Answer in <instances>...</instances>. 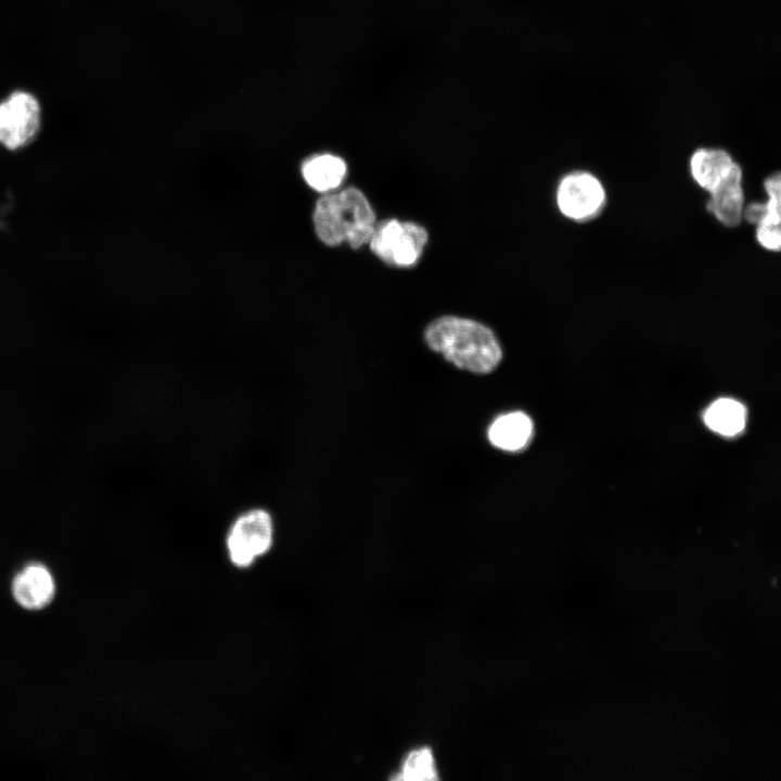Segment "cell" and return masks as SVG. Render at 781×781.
<instances>
[{
    "mask_svg": "<svg viewBox=\"0 0 781 781\" xmlns=\"http://www.w3.org/2000/svg\"><path fill=\"white\" fill-rule=\"evenodd\" d=\"M745 407L731 398H719L705 411L706 425L721 435L733 436L745 426Z\"/></svg>",
    "mask_w": 781,
    "mask_h": 781,
    "instance_id": "7c38bea8",
    "label": "cell"
},
{
    "mask_svg": "<svg viewBox=\"0 0 781 781\" xmlns=\"http://www.w3.org/2000/svg\"><path fill=\"white\" fill-rule=\"evenodd\" d=\"M435 757L430 747L410 751L404 758L396 779L398 780H435L438 778Z\"/></svg>",
    "mask_w": 781,
    "mask_h": 781,
    "instance_id": "4fadbf2b",
    "label": "cell"
},
{
    "mask_svg": "<svg viewBox=\"0 0 781 781\" xmlns=\"http://www.w3.org/2000/svg\"><path fill=\"white\" fill-rule=\"evenodd\" d=\"M40 127V104L31 93L15 91L0 102V144L8 150L27 146Z\"/></svg>",
    "mask_w": 781,
    "mask_h": 781,
    "instance_id": "5b68a950",
    "label": "cell"
},
{
    "mask_svg": "<svg viewBox=\"0 0 781 781\" xmlns=\"http://www.w3.org/2000/svg\"><path fill=\"white\" fill-rule=\"evenodd\" d=\"M741 181V167L734 163L728 175L709 192L706 208L727 227L738 226L742 218L744 196Z\"/></svg>",
    "mask_w": 781,
    "mask_h": 781,
    "instance_id": "52a82bcc",
    "label": "cell"
},
{
    "mask_svg": "<svg viewBox=\"0 0 781 781\" xmlns=\"http://www.w3.org/2000/svg\"><path fill=\"white\" fill-rule=\"evenodd\" d=\"M312 220L317 236L325 245L347 242L354 249L369 242L375 227L373 208L355 187L320 197Z\"/></svg>",
    "mask_w": 781,
    "mask_h": 781,
    "instance_id": "7a4b0ae2",
    "label": "cell"
},
{
    "mask_svg": "<svg viewBox=\"0 0 781 781\" xmlns=\"http://www.w3.org/2000/svg\"><path fill=\"white\" fill-rule=\"evenodd\" d=\"M12 592L16 602L23 607L41 609L53 598L54 581L44 566L29 565L14 578Z\"/></svg>",
    "mask_w": 781,
    "mask_h": 781,
    "instance_id": "ba28073f",
    "label": "cell"
},
{
    "mask_svg": "<svg viewBox=\"0 0 781 781\" xmlns=\"http://www.w3.org/2000/svg\"><path fill=\"white\" fill-rule=\"evenodd\" d=\"M731 155L722 149H697L690 159V170L695 182L710 192L731 170Z\"/></svg>",
    "mask_w": 781,
    "mask_h": 781,
    "instance_id": "30bf717a",
    "label": "cell"
},
{
    "mask_svg": "<svg viewBox=\"0 0 781 781\" xmlns=\"http://www.w3.org/2000/svg\"><path fill=\"white\" fill-rule=\"evenodd\" d=\"M533 434L530 418L521 411H514L498 417L488 430L490 443L505 451L522 450Z\"/></svg>",
    "mask_w": 781,
    "mask_h": 781,
    "instance_id": "9c48e42d",
    "label": "cell"
},
{
    "mask_svg": "<svg viewBox=\"0 0 781 781\" xmlns=\"http://www.w3.org/2000/svg\"><path fill=\"white\" fill-rule=\"evenodd\" d=\"M427 239L426 230L418 223L387 219L374 227L368 243L384 263L408 268L418 263Z\"/></svg>",
    "mask_w": 781,
    "mask_h": 781,
    "instance_id": "277c9868",
    "label": "cell"
},
{
    "mask_svg": "<svg viewBox=\"0 0 781 781\" xmlns=\"http://www.w3.org/2000/svg\"><path fill=\"white\" fill-rule=\"evenodd\" d=\"M272 513L254 507L239 513L225 535V551L230 565L239 571L253 567L271 552L276 542Z\"/></svg>",
    "mask_w": 781,
    "mask_h": 781,
    "instance_id": "3957f363",
    "label": "cell"
},
{
    "mask_svg": "<svg viewBox=\"0 0 781 781\" xmlns=\"http://www.w3.org/2000/svg\"><path fill=\"white\" fill-rule=\"evenodd\" d=\"M556 203L567 218L585 221L601 212L605 204V191L593 175L574 171L559 183Z\"/></svg>",
    "mask_w": 781,
    "mask_h": 781,
    "instance_id": "8992f818",
    "label": "cell"
},
{
    "mask_svg": "<svg viewBox=\"0 0 781 781\" xmlns=\"http://www.w3.org/2000/svg\"><path fill=\"white\" fill-rule=\"evenodd\" d=\"M757 241L765 248L770 251H779L781 244L780 225H759L756 228Z\"/></svg>",
    "mask_w": 781,
    "mask_h": 781,
    "instance_id": "5bb4252c",
    "label": "cell"
},
{
    "mask_svg": "<svg viewBox=\"0 0 781 781\" xmlns=\"http://www.w3.org/2000/svg\"><path fill=\"white\" fill-rule=\"evenodd\" d=\"M425 342L456 367L474 373H489L500 362L502 351L492 331L465 318L445 316L431 322Z\"/></svg>",
    "mask_w": 781,
    "mask_h": 781,
    "instance_id": "6da1fadb",
    "label": "cell"
},
{
    "mask_svg": "<svg viewBox=\"0 0 781 781\" xmlns=\"http://www.w3.org/2000/svg\"><path fill=\"white\" fill-rule=\"evenodd\" d=\"M344 159L332 154H319L307 159L302 166L305 182L318 192L338 188L346 177Z\"/></svg>",
    "mask_w": 781,
    "mask_h": 781,
    "instance_id": "8fae6325",
    "label": "cell"
}]
</instances>
